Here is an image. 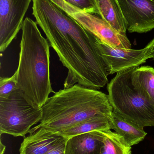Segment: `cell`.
<instances>
[{"label":"cell","mask_w":154,"mask_h":154,"mask_svg":"<svg viewBox=\"0 0 154 154\" xmlns=\"http://www.w3.org/2000/svg\"><path fill=\"white\" fill-rule=\"evenodd\" d=\"M33 2L37 24L68 69L64 88L76 84L98 90L105 87L108 75L96 44V37L51 0Z\"/></svg>","instance_id":"6da1fadb"},{"label":"cell","mask_w":154,"mask_h":154,"mask_svg":"<svg viewBox=\"0 0 154 154\" xmlns=\"http://www.w3.org/2000/svg\"><path fill=\"white\" fill-rule=\"evenodd\" d=\"M41 108L39 124L30 132L41 128L58 133L96 115H111L113 111L108 95L78 84L54 92Z\"/></svg>","instance_id":"7a4b0ae2"},{"label":"cell","mask_w":154,"mask_h":154,"mask_svg":"<svg viewBox=\"0 0 154 154\" xmlns=\"http://www.w3.org/2000/svg\"><path fill=\"white\" fill-rule=\"evenodd\" d=\"M18 68V89L37 107L41 108L53 91L50 76V46L36 22L26 17L21 28Z\"/></svg>","instance_id":"3957f363"},{"label":"cell","mask_w":154,"mask_h":154,"mask_svg":"<svg viewBox=\"0 0 154 154\" xmlns=\"http://www.w3.org/2000/svg\"><path fill=\"white\" fill-rule=\"evenodd\" d=\"M133 69L117 73L108 84L109 102L113 111L125 119L142 128L154 126V105L133 86Z\"/></svg>","instance_id":"277c9868"},{"label":"cell","mask_w":154,"mask_h":154,"mask_svg":"<svg viewBox=\"0 0 154 154\" xmlns=\"http://www.w3.org/2000/svg\"><path fill=\"white\" fill-rule=\"evenodd\" d=\"M42 116L41 108L33 105L18 89L8 97L0 98V135L24 137Z\"/></svg>","instance_id":"5b68a950"},{"label":"cell","mask_w":154,"mask_h":154,"mask_svg":"<svg viewBox=\"0 0 154 154\" xmlns=\"http://www.w3.org/2000/svg\"><path fill=\"white\" fill-rule=\"evenodd\" d=\"M51 1L106 44L123 48H132L131 42L127 36L118 33L110 24L98 15L86 12L64 0Z\"/></svg>","instance_id":"8992f818"},{"label":"cell","mask_w":154,"mask_h":154,"mask_svg":"<svg viewBox=\"0 0 154 154\" xmlns=\"http://www.w3.org/2000/svg\"><path fill=\"white\" fill-rule=\"evenodd\" d=\"M96 42L108 75L139 67L149 59L145 48L134 50L114 47L106 44L97 37Z\"/></svg>","instance_id":"52a82bcc"},{"label":"cell","mask_w":154,"mask_h":154,"mask_svg":"<svg viewBox=\"0 0 154 154\" xmlns=\"http://www.w3.org/2000/svg\"><path fill=\"white\" fill-rule=\"evenodd\" d=\"M32 0H0V51L3 52L21 29Z\"/></svg>","instance_id":"ba28073f"},{"label":"cell","mask_w":154,"mask_h":154,"mask_svg":"<svg viewBox=\"0 0 154 154\" xmlns=\"http://www.w3.org/2000/svg\"><path fill=\"white\" fill-rule=\"evenodd\" d=\"M129 32L143 33L154 29V0H118Z\"/></svg>","instance_id":"9c48e42d"},{"label":"cell","mask_w":154,"mask_h":154,"mask_svg":"<svg viewBox=\"0 0 154 154\" xmlns=\"http://www.w3.org/2000/svg\"><path fill=\"white\" fill-rule=\"evenodd\" d=\"M67 138L39 128L30 132L21 144L20 154H48Z\"/></svg>","instance_id":"30bf717a"},{"label":"cell","mask_w":154,"mask_h":154,"mask_svg":"<svg viewBox=\"0 0 154 154\" xmlns=\"http://www.w3.org/2000/svg\"><path fill=\"white\" fill-rule=\"evenodd\" d=\"M102 131H95L68 138L65 154H101L104 145Z\"/></svg>","instance_id":"8fae6325"},{"label":"cell","mask_w":154,"mask_h":154,"mask_svg":"<svg viewBox=\"0 0 154 154\" xmlns=\"http://www.w3.org/2000/svg\"><path fill=\"white\" fill-rule=\"evenodd\" d=\"M99 17L118 33L126 36L127 24L118 0H95Z\"/></svg>","instance_id":"7c38bea8"},{"label":"cell","mask_w":154,"mask_h":154,"mask_svg":"<svg viewBox=\"0 0 154 154\" xmlns=\"http://www.w3.org/2000/svg\"><path fill=\"white\" fill-rule=\"evenodd\" d=\"M111 129L122 137L129 146L139 143L147 135L143 128L125 119L114 111L111 114Z\"/></svg>","instance_id":"4fadbf2b"},{"label":"cell","mask_w":154,"mask_h":154,"mask_svg":"<svg viewBox=\"0 0 154 154\" xmlns=\"http://www.w3.org/2000/svg\"><path fill=\"white\" fill-rule=\"evenodd\" d=\"M132 84L137 91L154 105V68L150 66L133 68Z\"/></svg>","instance_id":"5bb4252c"},{"label":"cell","mask_w":154,"mask_h":154,"mask_svg":"<svg viewBox=\"0 0 154 154\" xmlns=\"http://www.w3.org/2000/svg\"><path fill=\"white\" fill-rule=\"evenodd\" d=\"M111 115H96L67 130L58 133L68 139L75 136L93 131L111 129Z\"/></svg>","instance_id":"9a60e30c"},{"label":"cell","mask_w":154,"mask_h":154,"mask_svg":"<svg viewBox=\"0 0 154 154\" xmlns=\"http://www.w3.org/2000/svg\"><path fill=\"white\" fill-rule=\"evenodd\" d=\"M104 134V145L101 154H132L131 146L124 139L111 129L102 131Z\"/></svg>","instance_id":"2e32d148"},{"label":"cell","mask_w":154,"mask_h":154,"mask_svg":"<svg viewBox=\"0 0 154 154\" xmlns=\"http://www.w3.org/2000/svg\"><path fill=\"white\" fill-rule=\"evenodd\" d=\"M16 73L11 77L3 78L0 79V98H7L12 93L17 90Z\"/></svg>","instance_id":"e0dca14e"},{"label":"cell","mask_w":154,"mask_h":154,"mask_svg":"<svg viewBox=\"0 0 154 154\" xmlns=\"http://www.w3.org/2000/svg\"><path fill=\"white\" fill-rule=\"evenodd\" d=\"M71 5L91 14L99 15L95 0H64Z\"/></svg>","instance_id":"ac0fdd59"},{"label":"cell","mask_w":154,"mask_h":154,"mask_svg":"<svg viewBox=\"0 0 154 154\" xmlns=\"http://www.w3.org/2000/svg\"><path fill=\"white\" fill-rule=\"evenodd\" d=\"M67 140L61 143L48 154H65V145Z\"/></svg>","instance_id":"d6986e66"},{"label":"cell","mask_w":154,"mask_h":154,"mask_svg":"<svg viewBox=\"0 0 154 154\" xmlns=\"http://www.w3.org/2000/svg\"><path fill=\"white\" fill-rule=\"evenodd\" d=\"M149 59L154 60V38L146 47Z\"/></svg>","instance_id":"ffe728a7"},{"label":"cell","mask_w":154,"mask_h":154,"mask_svg":"<svg viewBox=\"0 0 154 154\" xmlns=\"http://www.w3.org/2000/svg\"><path fill=\"white\" fill-rule=\"evenodd\" d=\"M5 146L2 143V139L0 142V154H4L5 152Z\"/></svg>","instance_id":"44dd1931"}]
</instances>
